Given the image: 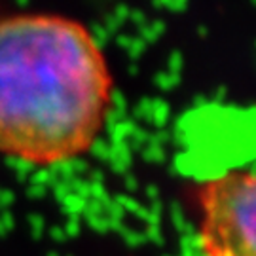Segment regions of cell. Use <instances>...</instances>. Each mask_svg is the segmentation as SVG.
Listing matches in <instances>:
<instances>
[{
    "label": "cell",
    "mask_w": 256,
    "mask_h": 256,
    "mask_svg": "<svg viewBox=\"0 0 256 256\" xmlns=\"http://www.w3.org/2000/svg\"><path fill=\"white\" fill-rule=\"evenodd\" d=\"M114 78L92 28L54 14L0 19V154L50 167L99 138Z\"/></svg>",
    "instance_id": "cell-1"
},
{
    "label": "cell",
    "mask_w": 256,
    "mask_h": 256,
    "mask_svg": "<svg viewBox=\"0 0 256 256\" xmlns=\"http://www.w3.org/2000/svg\"><path fill=\"white\" fill-rule=\"evenodd\" d=\"M203 256H254L256 186L252 169H234L200 186Z\"/></svg>",
    "instance_id": "cell-2"
}]
</instances>
